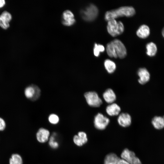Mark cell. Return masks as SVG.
Wrapping results in <instances>:
<instances>
[{
  "label": "cell",
  "mask_w": 164,
  "mask_h": 164,
  "mask_svg": "<svg viewBox=\"0 0 164 164\" xmlns=\"http://www.w3.org/2000/svg\"><path fill=\"white\" fill-rule=\"evenodd\" d=\"M6 127V123L4 120L0 117V131L4 130Z\"/></svg>",
  "instance_id": "4316f807"
},
{
  "label": "cell",
  "mask_w": 164,
  "mask_h": 164,
  "mask_svg": "<svg viewBox=\"0 0 164 164\" xmlns=\"http://www.w3.org/2000/svg\"><path fill=\"white\" fill-rule=\"evenodd\" d=\"M152 123L154 128L161 129L164 128V116L162 117L156 116L152 120Z\"/></svg>",
  "instance_id": "e0dca14e"
},
{
  "label": "cell",
  "mask_w": 164,
  "mask_h": 164,
  "mask_svg": "<svg viewBox=\"0 0 164 164\" xmlns=\"http://www.w3.org/2000/svg\"><path fill=\"white\" fill-rule=\"evenodd\" d=\"M119 125L123 127H129L132 123V118L130 115L127 113H122L119 114L117 118Z\"/></svg>",
  "instance_id": "ba28073f"
},
{
  "label": "cell",
  "mask_w": 164,
  "mask_h": 164,
  "mask_svg": "<svg viewBox=\"0 0 164 164\" xmlns=\"http://www.w3.org/2000/svg\"><path fill=\"white\" fill-rule=\"evenodd\" d=\"M56 135V133H54L49 138V144L50 146L53 149H56L59 146L58 143L55 140Z\"/></svg>",
  "instance_id": "603a6c76"
},
{
  "label": "cell",
  "mask_w": 164,
  "mask_h": 164,
  "mask_svg": "<svg viewBox=\"0 0 164 164\" xmlns=\"http://www.w3.org/2000/svg\"><path fill=\"white\" fill-rule=\"evenodd\" d=\"M106 50L108 54L111 57L123 58L127 55V50L125 46L120 40L117 39L107 44Z\"/></svg>",
  "instance_id": "6da1fadb"
},
{
  "label": "cell",
  "mask_w": 164,
  "mask_h": 164,
  "mask_svg": "<svg viewBox=\"0 0 164 164\" xmlns=\"http://www.w3.org/2000/svg\"><path fill=\"white\" fill-rule=\"evenodd\" d=\"M75 20L72 12L69 10L64 11L62 15V23L66 26H70L75 22Z\"/></svg>",
  "instance_id": "30bf717a"
},
{
  "label": "cell",
  "mask_w": 164,
  "mask_h": 164,
  "mask_svg": "<svg viewBox=\"0 0 164 164\" xmlns=\"http://www.w3.org/2000/svg\"><path fill=\"white\" fill-rule=\"evenodd\" d=\"M0 17L9 23L12 19L11 14L6 11H4L2 12L0 15Z\"/></svg>",
  "instance_id": "cb8c5ba5"
},
{
  "label": "cell",
  "mask_w": 164,
  "mask_h": 164,
  "mask_svg": "<svg viewBox=\"0 0 164 164\" xmlns=\"http://www.w3.org/2000/svg\"><path fill=\"white\" fill-rule=\"evenodd\" d=\"M117 164H130L128 162L122 159H120Z\"/></svg>",
  "instance_id": "83f0119b"
},
{
  "label": "cell",
  "mask_w": 164,
  "mask_h": 164,
  "mask_svg": "<svg viewBox=\"0 0 164 164\" xmlns=\"http://www.w3.org/2000/svg\"><path fill=\"white\" fill-rule=\"evenodd\" d=\"M121 156L122 159L128 162L130 164H132L136 157L135 153L127 148L125 149L122 152Z\"/></svg>",
  "instance_id": "5bb4252c"
},
{
  "label": "cell",
  "mask_w": 164,
  "mask_h": 164,
  "mask_svg": "<svg viewBox=\"0 0 164 164\" xmlns=\"http://www.w3.org/2000/svg\"><path fill=\"white\" fill-rule=\"evenodd\" d=\"M119 159L115 154L113 153H110L105 156L104 164H117Z\"/></svg>",
  "instance_id": "ac0fdd59"
},
{
  "label": "cell",
  "mask_w": 164,
  "mask_h": 164,
  "mask_svg": "<svg viewBox=\"0 0 164 164\" xmlns=\"http://www.w3.org/2000/svg\"><path fill=\"white\" fill-rule=\"evenodd\" d=\"M105 50L104 47L102 45L95 43L93 49V52L94 55L96 56H98L101 52H103Z\"/></svg>",
  "instance_id": "7402d4cb"
},
{
  "label": "cell",
  "mask_w": 164,
  "mask_h": 164,
  "mask_svg": "<svg viewBox=\"0 0 164 164\" xmlns=\"http://www.w3.org/2000/svg\"><path fill=\"white\" fill-rule=\"evenodd\" d=\"M132 164H142V163L139 158L136 156Z\"/></svg>",
  "instance_id": "f1b7e54d"
},
{
  "label": "cell",
  "mask_w": 164,
  "mask_h": 164,
  "mask_svg": "<svg viewBox=\"0 0 164 164\" xmlns=\"http://www.w3.org/2000/svg\"><path fill=\"white\" fill-rule=\"evenodd\" d=\"M98 13L97 7L94 4H91L81 11V14L84 20L91 21L97 17Z\"/></svg>",
  "instance_id": "277c9868"
},
{
  "label": "cell",
  "mask_w": 164,
  "mask_h": 164,
  "mask_svg": "<svg viewBox=\"0 0 164 164\" xmlns=\"http://www.w3.org/2000/svg\"><path fill=\"white\" fill-rule=\"evenodd\" d=\"M103 97L105 102L109 104L114 103L116 99L115 94L111 88L105 90L103 94Z\"/></svg>",
  "instance_id": "9a60e30c"
},
{
  "label": "cell",
  "mask_w": 164,
  "mask_h": 164,
  "mask_svg": "<svg viewBox=\"0 0 164 164\" xmlns=\"http://www.w3.org/2000/svg\"><path fill=\"white\" fill-rule=\"evenodd\" d=\"M139 77L138 82L141 84H144L148 82L150 79V74L148 70L145 68H140L137 71Z\"/></svg>",
  "instance_id": "9c48e42d"
},
{
  "label": "cell",
  "mask_w": 164,
  "mask_h": 164,
  "mask_svg": "<svg viewBox=\"0 0 164 164\" xmlns=\"http://www.w3.org/2000/svg\"><path fill=\"white\" fill-rule=\"evenodd\" d=\"M48 120L51 123L53 124H56L59 122V118L57 115L53 114L49 115Z\"/></svg>",
  "instance_id": "d4e9b609"
},
{
  "label": "cell",
  "mask_w": 164,
  "mask_h": 164,
  "mask_svg": "<svg viewBox=\"0 0 164 164\" xmlns=\"http://www.w3.org/2000/svg\"><path fill=\"white\" fill-rule=\"evenodd\" d=\"M107 28L108 32L113 36L122 33L124 29L123 23L121 21H117L115 19L108 21Z\"/></svg>",
  "instance_id": "3957f363"
},
{
  "label": "cell",
  "mask_w": 164,
  "mask_h": 164,
  "mask_svg": "<svg viewBox=\"0 0 164 164\" xmlns=\"http://www.w3.org/2000/svg\"><path fill=\"white\" fill-rule=\"evenodd\" d=\"M146 54L149 56H153L156 53L157 47L156 45L153 42H151L146 45Z\"/></svg>",
  "instance_id": "ffe728a7"
},
{
  "label": "cell",
  "mask_w": 164,
  "mask_h": 164,
  "mask_svg": "<svg viewBox=\"0 0 164 164\" xmlns=\"http://www.w3.org/2000/svg\"><path fill=\"white\" fill-rule=\"evenodd\" d=\"M110 122L108 118L102 113H97L94 117V125L97 129L102 130L105 129Z\"/></svg>",
  "instance_id": "8992f818"
},
{
  "label": "cell",
  "mask_w": 164,
  "mask_h": 164,
  "mask_svg": "<svg viewBox=\"0 0 164 164\" xmlns=\"http://www.w3.org/2000/svg\"><path fill=\"white\" fill-rule=\"evenodd\" d=\"M136 34L139 37L145 38L150 34V29L149 27L145 24L141 25L136 31Z\"/></svg>",
  "instance_id": "2e32d148"
},
{
  "label": "cell",
  "mask_w": 164,
  "mask_h": 164,
  "mask_svg": "<svg viewBox=\"0 0 164 164\" xmlns=\"http://www.w3.org/2000/svg\"><path fill=\"white\" fill-rule=\"evenodd\" d=\"M121 111L120 107L117 104L113 103L109 104L106 108L107 113L111 116L119 115Z\"/></svg>",
  "instance_id": "4fadbf2b"
},
{
  "label": "cell",
  "mask_w": 164,
  "mask_h": 164,
  "mask_svg": "<svg viewBox=\"0 0 164 164\" xmlns=\"http://www.w3.org/2000/svg\"><path fill=\"white\" fill-rule=\"evenodd\" d=\"M24 94L26 97L32 101H35L38 98L40 95V90L36 86L29 85L25 89Z\"/></svg>",
  "instance_id": "52a82bcc"
},
{
  "label": "cell",
  "mask_w": 164,
  "mask_h": 164,
  "mask_svg": "<svg viewBox=\"0 0 164 164\" xmlns=\"http://www.w3.org/2000/svg\"><path fill=\"white\" fill-rule=\"evenodd\" d=\"M22 157L19 154H13L11 155L9 160V164H22Z\"/></svg>",
  "instance_id": "44dd1931"
},
{
  "label": "cell",
  "mask_w": 164,
  "mask_h": 164,
  "mask_svg": "<svg viewBox=\"0 0 164 164\" xmlns=\"http://www.w3.org/2000/svg\"><path fill=\"white\" fill-rule=\"evenodd\" d=\"M105 68L107 72L112 73L114 72L116 69V65L112 60L109 59H106L104 62Z\"/></svg>",
  "instance_id": "d6986e66"
},
{
  "label": "cell",
  "mask_w": 164,
  "mask_h": 164,
  "mask_svg": "<svg viewBox=\"0 0 164 164\" xmlns=\"http://www.w3.org/2000/svg\"><path fill=\"white\" fill-rule=\"evenodd\" d=\"M5 4V0H0V8L3 7Z\"/></svg>",
  "instance_id": "f546056e"
},
{
  "label": "cell",
  "mask_w": 164,
  "mask_h": 164,
  "mask_svg": "<svg viewBox=\"0 0 164 164\" xmlns=\"http://www.w3.org/2000/svg\"><path fill=\"white\" fill-rule=\"evenodd\" d=\"M135 13V9L132 6H121L106 12L104 15V19L108 21L120 16L130 17L134 15Z\"/></svg>",
  "instance_id": "7a4b0ae2"
},
{
  "label": "cell",
  "mask_w": 164,
  "mask_h": 164,
  "mask_svg": "<svg viewBox=\"0 0 164 164\" xmlns=\"http://www.w3.org/2000/svg\"><path fill=\"white\" fill-rule=\"evenodd\" d=\"M88 139L86 134L83 132H80L78 135H75L73 138V141L74 143L79 146H82L86 143Z\"/></svg>",
  "instance_id": "8fae6325"
},
{
  "label": "cell",
  "mask_w": 164,
  "mask_h": 164,
  "mask_svg": "<svg viewBox=\"0 0 164 164\" xmlns=\"http://www.w3.org/2000/svg\"><path fill=\"white\" fill-rule=\"evenodd\" d=\"M84 96L87 103L91 107H98L102 104L101 99L96 92H87L85 93Z\"/></svg>",
  "instance_id": "5b68a950"
},
{
  "label": "cell",
  "mask_w": 164,
  "mask_h": 164,
  "mask_svg": "<svg viewBox=\"0 0 164 164\" xmlns=\"http://www.w3.org/2000/svg\"><path fill=\"white\" fill-rule=\"evenodd\" d=\"M50 135V132L48 130L41 128L36 133V138L39 142L44 143L48 140Z\"/></svg>",
  "instance_id": "7c38bea8"
},
{
  "label": "cell",
  "mask_w": 164,
  "mask_h": 164,
  "mask_svg": "<svg viewBox=\"0 0 164 164\" xmlns=\"http://www.w3.org/2000/svg\"><path fill=\"white\" fill-rule=\"evenodd\" d=\"M162 34L163 36L164 37V27L162 31Z\"/></svg>",
  "instance_id": "4dcf8cb0"
},
{
  "label": "cell",
  "mask_w": 164,
  "mask_h": 164,
  "mask_svg": "<svg viewBox=\"0 0 164 164\" xmlns=\"http://www.w3.org/2000/svg\"><path fill=\"white\" fill-rule=\"evenodd\" d=\"M0 26L4 29H7L10 26L9 23L0 17Z\"/></svg>",
  "instance_id": "484cf974"
}]
</instances>
